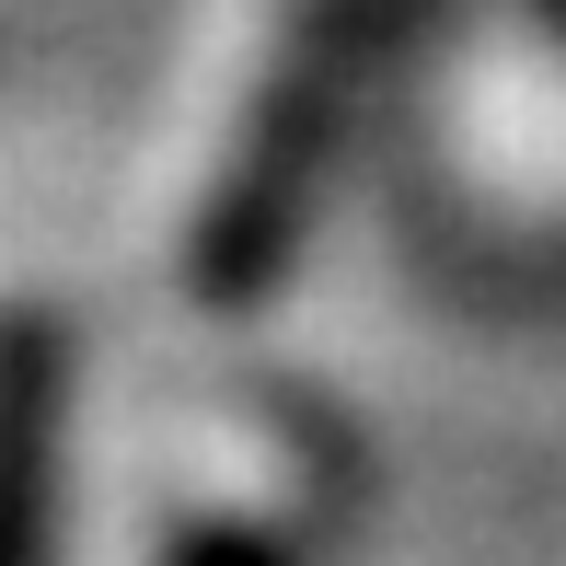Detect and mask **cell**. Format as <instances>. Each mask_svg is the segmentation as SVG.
Wrapping results in <instances>:
<instances>
[{
  "mask_svg": "<svg viewBox=\"0 0 566 566\" xmlns=\"http://www.w3.org/2000/svg\"><path fill=\"white\" fill-rule=\"evenodd\" d=\"M347 82H358V12H324L277 59V82L254 93L209 209H197V290L209 301H243L290 266L301 220H313V186H324V150H336V116H347Z\"/></svg>",
  "mask_w": 566,
  "mask_h": 566,
  "instance_id": "6da1fadb",
  "label": "cell"
},
{
  "mask_svg": "<svg viewBox=\"0 0 566 566\" xmlns=\"http://www.w3.org/2000/svg\"><path fill=\"white\" fill-rule=\"evenodd\" d=\"M70 485V324L12 301L0 313V566H46Z\"/></svg>",
  "mask_w": 566,
  "mask_h": 566,
  "instance_id": "7a4b0ae2",
  "label": "cell"
}]
</instances>
